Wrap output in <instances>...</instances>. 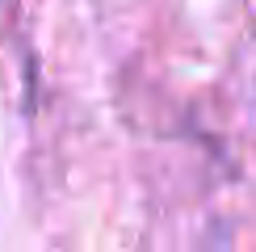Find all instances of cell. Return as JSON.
I'll list each match as a JSON object with an SVG mask.
<instances>
[]
</instances>
